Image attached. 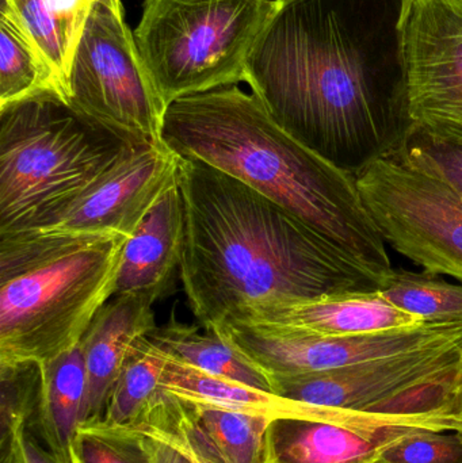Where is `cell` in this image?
I'll return each instance as SVG.
<instances>
[{
    "mask_svg": "<svg viewBox=\"0 0 462 463\" xmlns=\"http://www.w3.org/2000/svg\"><path fill=\"white\" fill-rule=\"evenodd\" d=\"M409 0H276L246 68L274 119L350 175L415 133L404 54Z\"/></svg>",
    "mask_w": 462,
    "mask_h": 463,
    "instance_id": "obj_1",
    "label": "cell"
},
{
    "mask_svg": "<svg viewBox=\"0 0 462 463\" xmlns=\"http://www.w3.org/2000/svg\"><path fill=\"white\" fill-rule=\"evenodd\" d=\"M179 186L186 212L179 275L205 329L255 307L382 286L287 209L200 160L182 159Z\"/></svg>",
    "mask_w": 462,
    "mask_h": 463,
    "instance_id": "obj_2",
    "label": "cell"
},
{
    "mask_svg": "<svg viewBox=\"0 0 462 463\" xmlns=\"http://www.w3.org/2000/svg\"><path fill=\"white\" fill-rule=\"evenodd\" d=\"M162 141L182 159L200 160L278 203L382 283L392 271L357 178L293 137L254 92L233 84L175 100Z\"/></svg>",
    "mask_w": 462,
    "mask_h": 463,
    "instance_id": "obj_3",
    "label": "cell"
},
{
    "mask_svg": "<svg viewBox=\"0 0 462 463\" xmlns=\"http://www.w3.org/2000/svg\"><path fill=\"white\" fill-rule=\"evenodd\" d=\"M127 237H0V366L76 347L116 294Z\"/></svg>",
    "mask_w": 462,
    "mask_h": 463,
    "instance_id": "obj_4",
    "label": "cell"
},
{
    "mask_svg": "<svg viewBox=\"0 0 462 463\" xmlns=\"http://www.w3.org/2000/svg\"><path fill=\"white\" fill-rule=\"evenodd\" d=\"M148 144L87 118L53 92L0 108V237L48 230Z\"/></svg>",
    "mask_w": 462,
    "mask_h": 463,
    "instance_id": "obj_5",
    "label": "cell"
},
{
    "mask_svg": "<svg viewBox=\"0 0 462 463\" xmlns=\"http://www.w3.org/2000/svg\"><path fill=\"white\" fill-rule=\"evenodd\" d=\"M276 0H144L135 40L167 110L181 98L246 81Z\"/></svg>",
    "mask_w": 462,
    "mask_h": 463,
    "instance_id": "obj_6",
    "label": "cell"
},
{
    "mask_svg": "<svg viewBox=\"0 0 462 463\" xmlns=\"http://www.w3.org/2000/svg\"><path fill=\"white\" fill-rule=\"evenodd\" d=\"M462 380V342L431 345L353 366L277 377L271 391L317 407L387 413H445Z\"/></svg>",
    "mask_w": 462,
    "mask_h": 463,
    "instance_id": "obj_7",
    "label": "cell"
},
{
    "mask_svg": "<svg viewBox=\"0 0 462 463\" xmlns=\"http://www.w3.org/2000/svg\"><path fill=\"white\" fill-rule=\"evenodd\" d=\"M68 91V103L87 118L163 144L165 108L125 22L121 0L95 2L73 56Z\"/></svg>",
    "mask_w": 462,
    "mask_h": 463,
    "instance_id": "obj_8",
    "label": "cell"
},
{
    "mask_svg": "<svg viewBox=\"0 0 462 463\" xmlns=\"http://www.w3.org/2000/svg\"><path fill=\"white\" fill-rule=\"evenodd\" d=\"M358 189L385 242L434 275L462 280V197L399 156L372 165Z\"/></svg>",
    "mask_w": 462,
    "mask_h": 463,
    "instance_id": "obj_9",
    "label": "cell"
},
{
    "mask_svg": "<svg viewBox=\"0 0 462 463\" xmlns=\"http://www.w3.org/2000/svg\"><path fill=\"white\" fill-rule=\"evenodd\" d=\"M212 329L259 367L270 383L277 377L330 372L431 345L462 342V321L425 323L354 336H322L289 326L249 321H225Z\"/></svg>",
    "mask_w": 462,
    "mask_h": 463,
    "instance_id": "obj_10",
    "label": "cell"
},
{
    "mask_svg": "<svg viewBox=\"0 0 462 463\" xmlns=\"http://www.w3.org/2000/svg\"><path fill=\"white\" fill-rule=\"evenodd\" d=\"M403 30L415 133L462 148V0H409Z\"/></svg>",
    "mask_w": 462,
    "mask_h": 463,
    "instance_id": "obj_11",
    "label": "cell"
},
{
    "mask_svg": "<svg viewBox=\"0 0 462 463\" xmlns=\"http://www.w3.org/2000/svg\"><path fill=\"white\" fill-rule=\"evenodd\" d=\"M181 162L165 144H148L111 171L56 224L37 233L130 239L163 194L178 184Z\"/></svg>",
    "mask_w": 462,
    "mask_h": 463,
    "instance_id": "obj_12",
    "label": "cell"
},
{
    "mask_svg": "<svg viewBox=\"0 0 462 463\" xmlns=\"http://www.w3.org/2000/svg\"><path fill=\"white\" fill-rule=\"evenodd\" d=\"M420 431L431 430L410 424L274 419L266 432L263 463H380L387 449Z\"/></svg>",
    "mask_w": 462,
    "mask_h": 463,
    "instance_id": "obj_13",
    "label": "cell"
},
{
    "mask_svg": "<svg viewBox=\"0 0 462 463\" xmlns=\"http://www.w3.org/2000/svg\"><path fill=\"white\" fill-rule=\"evenodd\" d=\"M151 294L129 293L114 296L95 316L80 340L86 366L89 400L86 424L102 419L106 402L118 380L133 347L155 328Z\"/></svg>",
    "mask_w": 462,
    "mask_h": 463,
    "instance_id": "obj_14",
    "label": "cell"
},
{
    "mask_svg": "<svg viewBox=\"0 0 462 463\" xmlns=\"http://www.w3.org/2000/svg\"><path fill=\"white\" fill-rule=\"evenodd\" d=\"M227 321L273 324L322 336L380 334L425 324L382 298L379 291L334 294L306 301L268 305L239 313Z\"/></svg>",
    "mask_w": 462,
    "mask_h": 463,
    "instance_id": "obj_15",
    "label": "cell"
},
{
    "mask_svg": "<svg viewBox=\"0 0 462 463\" xmlns=\"http://www.w3.org/2000/svg\"><path fill=\"white\" fill-rule=\"evenodd\" d=\"M160 391L192 404L214 405L270 419L297 418L366 426H374L382 420L379 413L317 407L285 399L274 392L201 372L168 355L160 380Z\"/></svg>",
    "mask_w": 462,
    "mask_h": 463,
    "instance_id": "obj_16",
    "label": "cell"
},
{
    "mask_svg": "<svg viewBox=\"0 0 462 463\" xmlns=\"http://www.w3.org/2000/svg\"><path fill=\"white\" fill-rule=\"evenodd\" d=\"M186 212L179 182L163 194L127 240L116 294L146 293L160 299L181 271Z\"/></svg>",
    "mask_w": 462,
    "mask_h": 463,
    "instance_id": "obj_17",
    "label": "cell"
},
{
    "mask_svg": "<svg viewBox=\"0 0 462 463\" xmlns=\"http://www.w3.org/2000/svg\"><path fill=\"white\" fill-rule=\"evenodd\" d=\"M89 383L80 343L41 364V386L33 429L59 453L70 454L79 429L86 423Z\"/></svg>",
    "mask_w": 462,
    "mask_h": 463,
    "instance_id": "obj_18",
    "label": "cell"
},
{
    "mask_svg": "<svg viewBox=\"0 0 462 463\" xmlns=\"http://www.w3.org/2000/svg\"><path fill=\"white\" fill-rule=\"evenodd\" d=\"M97 0H2L53 68L67 98L68 78L79 41Z\"/></svg>",
    "mask_w": 462,
    "mask_h": 463,
    "instance_id": "obj_19",
    "label": "cell"
},
{
    "mask_svg": "<svg viewBox=\"0 0 462 463\" xmlns=\"http://www.w3.org/2000/svg\"><path fill=\"white\" fill-rule=\"evenodd\" d=\"M205 331V334H201L197 326L171 318L165 326H156L148 337L171 358L201 372L273 392L270 378L259 367L255 366L219 332L212 328Z\"/></svg>",
    "mask_w": 462,
    "mask_h": 463,
    "instance_id": "obj_20",
    "label": "cell"
},
{
    "mask_svg": "<svg viewBox=\"0 0 462 463\" xmlns=\"http://www.w3.org/2000/svg\"><path fill=\"white\" fill-rule=\"evenodd\" d=\"M53 92L67 94L52 65L18 19L0 7V108Z\"/></svg>",
    "mask_w": 462,
    "mask_h": 463,
    "instance_id": "obj_21",
    "label": "cell"
},
{
    "mask_svg": "<svg viewBox=\"0 0 462 463\" xmlns=\"http://www.w3.org/2000/svg\"><path fill=\"white\" fill-rule=\"evenodd\" d=\"M165 359L167 355L148 336L138 340L111 389L98 423L110 429L137 426L159 396Z\"/></svg>",
    "mask_w": 462,
    "mask_h": 463,
    "instance_id": "obj_22",
    "label": "cell"
},
{
    "mask_svg": "<svg viewBox=\"0 0 462 463\" xmlns=\"http://www.w3.org/2000/svg\"><path fill=\"white\" fill-rule=\"evenodd\" d=\"M129 429L170 446L190 463H227L189 402L160 391L140 423Z\"/></svg>",
    "mask_w": 462,
    "mask_h": 463,
    "instance_id": "obj_23",
    "label": "cell"
},
{
    "mask_svg": "<svg viewBox=\"0 0 462 463\" xmlns=\"http://www.w3.org/2000/svg\"><path fill=\"white\" fill-rule=\"evenodd\" d=\"M380 296L425 323L462 321V286L430 272L393 269L379 288Z\"/></svg>",
    "mask_w": 462,
    "mask_h": 463,
    "instance_id": "obj_24",
    "label": "cell"
},
{
    "mask_svg": "<svg viewBox=\"0 0 462 463\" xmlns=\"http://www.w3.org/2000/svg\"><path fill=\"white\" fill-rule=\"evenodd\" d=\"M227 463H263L266 432L274 419L208 404H192Z\"/></svg>",
    "mask_w": 462,
    "mask_h": 463,
    "instance_id": "obj_25",
    "label": "cell"
},
{
    "mask_svg": "<svg viewBox=\"0 0 462 463\" xmlns=\"http://www.w3.org/2000/svg\"><path fill=\"white\" fill-rule=\"evenodd\" d=\"M2 377V440L7 442L34 419L41 386V364L0 366Z\"/></svg>",
    "mask_w": 462,
    "mask_h": 463,
    "instance_id": "obj_26",
    "label": "cell"
},
{
    "mask_svg": "<svg viewBox=\"0 0 462 463\" xmlns=\"http://www.w3.org/2000/svg\"><path fill=\"white\" fill-rule=\"evenodd\" d=\"M71 456L79 463H149L132 430L110 429L99 423L79 429Z\"/></svg>",
    "mask_w": 462,
    "mask_h": 463,
    "instance_id": "obj_27",
    "label": "cell"
},
{
    "mask_svg": "<svg viewBox=\"0 0 462 463\" xmlns=\"http://www.w3.org/2000/svg\"><path fill=\"white\" fill-rule=\"evenodd\" d=\"M380 463H462V437L457 432H415L387 449Z\"/></svg>",
    "mask_w": 462,
    "mask_h": 463,
    "instance_id": "obj_28",
    "label": "cell"
},
{
    "mask_svg": "<svg viewBox=\"0 0 462 463\" xmlns=\"http://www.w3.org/2000/svg\"><path fill=\"white\" fill-rule=\"evenodd\" d=\"M395 156L447 181L462 197V148L441 146L414 133Z\"/></svg>",
    "mask_w": 462,
    "mask_h": 463,
    "instance_id": "obj_29",
    "label": "cell"
},
{
    "mask_svg": "<svg viewBox=\"0 0 462 463\" xmlns=\"http://www.w3.org/2000/svg\"><path fill=\"white\" fill-rule=\"evenodd\" d=\"M2 463H73L70 454L53 450L32 427L19 429L2 443Z\"/></svg>",
    "mask_w": 462,
    "mask_h": 463,
    "instance_id": "obj_30",
    "label": "cell"
},
{
    "mask_svg": "<svg viewBox=\"0 0 462 463\" xmlns=\"http://www.w3.org/2000/svg\"><path fill=\"white\" fill-rule=\"evenodd\" d=\"M132 430L137 435L140 445L143 446L144 451L148 456L149 463H190L178 451L174 450L165 443L148 437V435L143 434L137 430Z\"/></svg>",
    "mask_w": 462,
    "mask_h": 463,
    "instance_id": "obj_31",
    "label": "cell"
},
{
    "mask_svg": "<svg viewBox=\"0 0 462 463\" xmlns=\"http://www.w3.org/2000/svg\"><path fill=\"white\" fill-rule=\"evenodd\" d=\"M450 432H457L462 437V380L449 404Z\"/></svg>",
    "mask_w": 462,
    "mask_h": 463,
    "instance_id": "obj_32",
    "label": "cell"
},
{
    "mask_svg": "<svg viewBox=\"0 0 462 463\" xmlns=\"http://www.w3.org/2000/svg\"><path fill=\"white\" fill-rule=\"evenodd\" d=\"M71 458H72V462H73V463H79L78 461H76V459H75V458H73V457H72V456H71Z\"/></svg>",
    "mask_w": 462,
    "mask_h": 463,
    "instance_id": "obj_33",
    "label": "cell"
}]
</instances>
